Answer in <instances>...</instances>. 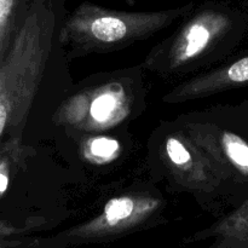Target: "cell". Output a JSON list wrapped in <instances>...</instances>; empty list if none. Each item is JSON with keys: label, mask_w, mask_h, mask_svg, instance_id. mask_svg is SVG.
Wrapping results in <instances>:
<instances>
[{"label": "cell", "mask_w": 248, "mask_h": 248, "mask_svg": "<svg viewBox=\"0 0 248 248\" xmlns=\"http://www.w3.org/2000/svg\"><path fill=\"white\" fill-rule=\"evenodd\" d=\"M64 4L33 0L0 67V149L10 140H23L51 61L63 55L58 36L67 15Z\"/></svg>", "instance_id": "1"}, {"label": "cell", "mask_w": 248, "mask_h": 248, "mask_svg": "<svg viewBox=\"0 0 248 248\" xmlns=\"http://www.w3.org/2000/svg\"><path fill=\"white\" fill-rule=\"evenodd\" d=\"M247 19L224 4L206 2L145 56L144 70L161 78H182L229 57L244 39Z\"/></svg>", "instance_id": "2"}, {"label": "cell", "mask_w": 248, "mask_h": 248, "mask_svg": "<svg viewBox=\"0 0 248 248\" xmlns=\"http://www.w3.org/2000/svg\"><path fill=\"white\" fill-rule=\"evenodd\" d=\"M152 176L174 193L189 194L207 211L239 205L222 170L173 119L160 124L148 140Z\"/></svg>", "instance_id": "3"}, {"label": "cell", "mask_w": 248, "mask_h": 248, "mask_svg": "<svg viewBox=\"0 0 248 248\" xmlns=\"http://www.w3.org/2000/svg\"><path fill=\"white\" fill-rule=\"evenodd\" d=\"M195 4L160 11H120L84 1L65 15L60 46L65 60L121 50L152 38L174 22L186 18Z\"/></svg>", "instance_id": "4"}, {"label": "cell", "mask_w": 248, "mask_h": 248, "mask_svg": "<svg viewBox=\"0 0 248 248\" xmlns=\"http://www.w3.org/2000/svg\"><path fill=\"white\" fill-rule=\"evenodd\" d=\"M142 65L92 75L67 93L52 121L70 135H101L140 115L145 107Z\"/></svg>", "instance_id": "5"}, {"label": "cell", "mask_w": 248, "mask_h": 248, "mask_svg": "<svg viewBox=\"0 0 248 248\" xmlns=\"http://www.w3.org/2000/svg\"><path fill=\"white\" fill-rule=\"evenodd\" d=\"M166 200L153 186H136L108 199L97 215L45 237L27 239L19 248H78L107 244L154 228L164 220Z\"/></svg>", "instance_id": "6"}, {"label": "cell", "mask_w": 248, "mask_h": 248, "mask_svg": "<svg viewBox=\"0 0 248 248\" xmlns=\"http://www.w3.org/2000/svg\"><path fill=\"white\" fill-rule=\"evenodd\" d=\"M176 120L227 177L239 205L248 199V101L182 114Z\"/></svg>", "instance_id": "7"}, {"label": "cell", "mask_w": 248, "mask_h": 248, "mask_svg": "<svg viewBox=\"0 0 248 248\" xmlns=\"http://www.w3.org/2000/svg\"><path fill=\"white\" fill-rule=\"evenodd\" d=\"M244 87H248V53L176 85L164 94L162 102L176 106Z\"/></svg>", "instance_id": "8"}, {"label": "cell", "mask_w": 248, "mask_h": 248, "mask_svg": "<svg viewBox=\"0 0 248 248\" xmlns=\"http://www.w3.org/2000/svg\"><path fill=\"white\" fill-rule=\"evenodd\" d=\"M207 241L206 248H248V199L207 228L190 235L186 244Z\"/></svg>", "instance_id": "9"}, {"label": "cell", "mask_w": 248, "mask_h": 248, "mask_svg": "<svg viewBox=\"0 0 248 248\" xmlns=\"http://www.w3.org/2000/svg\"><path fill=\"white\" fill-rule=\"evenodd\" d=\"M33 0H0V67Z\"/></svg>", "instance_id": "10"}, {"label": "cell", "mask_w": 248, "mask_h": 248, "mask_svg": "<svg viewBox=\"0 0 248 248\" xmlns=\"http://www.w3.org/2000/svg\"><path fill=\"white\" fill-rule=\"evenodd\" d=\"M31 152V148L19 140H10L2 145L0 149V198L6 193L14 173L22 169Z\"/></svg>", "instance_id": "11"}, {"label": "cell", "mask_w": 248, "mask_h": 248, "mask_svg": "<svg viewBox=\"0 0 248 248\" xmlns=\"http://www.w3.org/2000/svg\"><path fill=\"white\" fill-rule=\"evenodd\" d=\"M81 140L84 142V144H81V152L86 156V160L94 164L113 160L116 153H119V140L106 133L84 136Z\"/></svg>", "instance_id": "12"}, {"label": "cell", "mask_w": 248, "mask_h": 248, "mask_svg": "<svg viewBox=\"0 0 248 248\" xmlns=\"http://www.w3.org/2000/svg\"><path fill=\"white\" fill-rule=\"evenodd\" d=\"M47 224L44 217H31L22 225L6 219H0V248H19L23 244L24 235Z\"/></svg>", "instance_id": "13"}]
</instances>
